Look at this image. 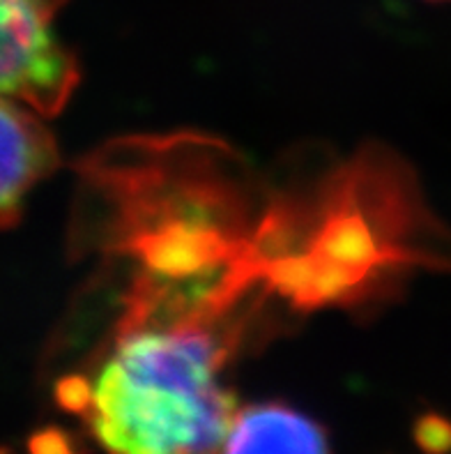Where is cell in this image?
I'll use <instances>...</instances> for the list:
<instances>
[{
    "label": "cell",
    "mask_w": 451,
    "mask_h": 454,
    "mask_svg": "<svg viewBox=\"0 0 451 454\" xmlns=\"http://www.w3.org/2000/svg\"><path fill=\"white\" fill-rule=\"evenodd\" d=\"M226 357L203 323L132 318L95 374L58 386V402L106 454H222L240 411Z\"/></svg>",
    "instance_id": "6da1fadb"
},
{
    "label": "cell",
    "mask_w": 451,
    "mask_h": 454,
    "mask_svg": "<svg viewBox=\"0 0 451 454\" xmlns=\"http://www.w3.org/2000/svg\"><path fill=\"white\" fill-rule=\"evenodd\" d=\"M67 0H0V98L53 115L79 83V65L51 30Z\"/></svg>",
    "instance_id": "7a4b0ae2"
},
{
    "label": "cell",
    "mask_w": 451,
    "mask_h": 454,
    "mask_svg": "<svg viewBox=\"0 0 451 454\" xmlns=\"http://www.w3.org/2000/svg\"><path fill=\"white\" fill-rule=\"evenodd\" d=\"M58 164L56 138L33 109L0 98V231L17 222L26 196Z\"/></svg>",
    "instance_id": "3957f363"
},
{
    "label": "cell",
    "mask_w": 451,
    "mask_h": 454,
    "mask_svg": "<svg viewBox=\"0 0 451 454\" xmlns=\"http://www.w3.org/2000/svg\"><path fill=\"white\" fill-rule=\"evenodd\" d=\"M222 454H330L323 427L284 403L237 411Z\"/></svg>",
    "instance_id": "277c9868"
},
{
    "label": "cell",
    "mask_w": 451,
    "mask_h": 454,
    "mask_svg": "<svg viewBox=\"0 0 451 454\" xmlns=\"http://www.w3.org/2000/svg\"><path fill=\"white\" fill-rule=\"evenodd\" d=\"M30 454H72L69 441L58 432H44L30 441Z\"/></svg>",
    "instance_id": "5b68a950"
},
{
    "label": "cell",
    "mask_w": 451,
    "mask_h": 454,
    "mask_svg": "<svg viewBox=\"0 0 451 454\" xmlns=\"http://www.w3.org/2000/svg\"><path fill=\"white\" fill-rule=\"evenodd\" d=\"M0 454H5V450H0Z\"/></svg>",
    "instance_id": "8992f818"
}]
</instances>
